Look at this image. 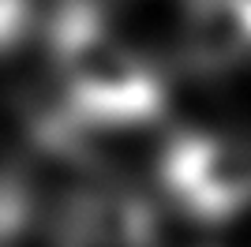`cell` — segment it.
<instances>
[{
    "label": "cell",
    "mask_w": 251,
    "mask_h": 247,
    "mask_svg": "<svg viewBox=\"0 0 251 247\" xmlns=\"http://www.w3.org/2000/svg\"><path fill=\"white\" fill-rule=\"evenodd\" d=\"M56 68L75 109L101 124H143L165 98L147 60L90 11H68L60 19Z\"/></svg>",
    "instance_id": "obj_1"
},
{
    "label": "cell",
    "mask_w": 251,
    "mask_h": 247,
    "mask_svg": "<svg viewBox=\"0 0 251 247\" xmlns=\"http://www.w3.org/2000/svg\"><path fill=\"white\" fill-rule=\"evenodd\" d=\"M165 184L199 217H232L251 206V143L236 135H188L165 157Z\"/></svg>",
    "instance_id": "obj_2"
},
{
    "label": "cell",
    "mask_w": 251,
    "mask_h": 247,
    "mask_svg": "<svg viewBox=\"0 0 251 247\" xmlns=\"http://www.w3.org/2000/svg\"><path fill=\"white\" fill-rule=\"evenodd\" d=\"M184 49L195 68H232L251 56V0H184Z\"/></svg>",
    "instance_id": "obj_3"
},
{
    "label": "cell",
    "mask_w": 251,
    "mask_h": 247,
    "mask_svg": "<svg viewBox=\"0 0 251 247\" xmlns=\"http://www.w3.org/2000/svg\"><path fill=\"white\" fill-rule=\"evenodd\" d=\"M23 23H26V0H0V49H8L23 34Z\"/></svg>",
    "instance_id": "obj_4"
}]
</instances>
